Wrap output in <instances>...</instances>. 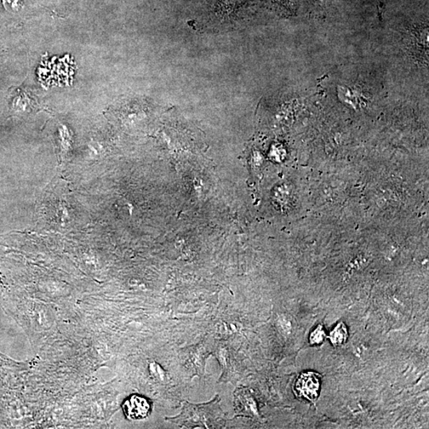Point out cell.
Instances as JSON below:
<instances>
[{"label":"cell","mask_w":429,"mask_h":429,"mask_svg":"<svg viewBox=\"0 0 429 429\" xmlns=\"http://www.w3.org/2000/svg\"><path fill=\"white\" fill-rule=\"evenodd\" d=\"M218 403V397L213 402L204 405L185 403L181 414L174 419H170V421L188 428H216V426L220 425L221 421L222 412Z\"/></svg>","instance_id":"obj_1"},{"label":"cell","mask_w":429,"mask_h":429,"mask_svg":"<svg viewBox=\"0 0 429 429\" xmlns=\"http://www.w3.org/2000/svg\"><path fill=\"white\" fill-rule=\"evenodd\" d=\"M320 376L314 372L303 373L297 379L294 387L296 396L315 402L319 396Z\"/></svg>","instance_id":"obj_2"},{"label":"cell","mask_w":429,"mask_h":429,"mask_svg":"<svg viewBox=\"0 0 429 429\" xmlns=\"http://www.w3.org/2000/svg\"><path fill=\"white\" fill-rule=\"evenodd\" d=\"M123 410L129 420H142L151 414V405L145 398L133 396L125 400Z\"/></svg>","instance_id":"obj_3"},{"label":"cell","mask_w":429,"mask_h":429,"mask_svg":"<svg viewBox=\"0 0 429 429\" xmlns=\"http://www.w3.org/2000/svg\"><path fill=\"white\" fill-rule=\"evenodd\" d=\"M348 333L345 323H340L331 331L330 334V340L336 347H340L345 345L347 340Z\"/></svg>","instance_id":"obj_4"},{"label":"cell","mask_w":429,"mask_h":429,"mask_svg":"<svg viewBox=\"0 0 429 429\" xmlns=\"http://www.w3.org/2000/svg\"><path fill=\"white\" fill-rule=\"evenodd\" d=\"M326 337L325 331L322 325L318 326L310 336V343L313 345H322Z\"/></svg>","instance_id":"obj_5"},{"label":"cell","mask_w":429,"mask_h":429,"mask_svg":"<svg viewBox=\"0 0 429 429\" xmlns=\"http://www.w3.org/2000/svg\"><path fill=\"white\" fill-rule=\"evenodd\" d=\"M2 3L5 10L10 13H18L22 7V0H2Z\"/></svg>","instance_id":"obj_6"}]
</instances>
